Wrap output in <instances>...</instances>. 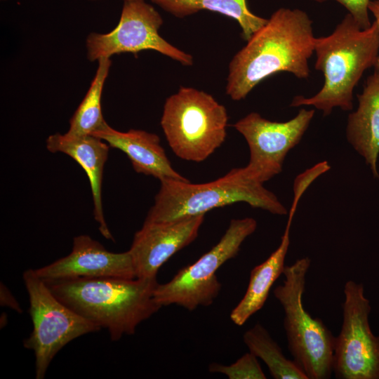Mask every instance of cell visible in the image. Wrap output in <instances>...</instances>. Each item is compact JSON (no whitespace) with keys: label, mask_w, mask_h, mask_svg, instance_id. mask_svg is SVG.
<instances>
[{"label":"cell","mask_w":379,"mask_h":379,"mask_svg":"<svg viewBox=\"0 0 379 379\" xmlns=\"http://www.w3.org/2000/svg\"><path fill=\"white\" fill-rule=\"evenodd\" d=\"M314 38L312 21L305 11L278 8L229 62L226 94L233 100H241L278 72L308 78Z\"/></svg>","instance_id":"1"},{"label":"cell","mask_w":379,"mask_h":379,"mask_svg":"<svg viewBox=\"0 0 379 379\" xmlns=\"http://www.w3.org/2000/svg\"><path fill=\"white\" fill-rule=\"evenodd\" d=\"M44 281L60 301L107 329L113 341L133 335L140 323L162 307L154 298L157 277H77Z\"/></svg>","instance_id":"2"},{"label":"cell","mask_w":379,"mask_h":379,"mask_svg":"<svg viewBox=\"0 0 379 379\" xmlns=\"http://www.w3.org/2000/svg\"><path fill=\"white\" fill-rule=\"evenodd\" d=\"M314 52L315 69L323 73L324 84L312 97L295 96L290 105L313 106L324 117L335 107L352 110L354 89L365 71L375 67L379 55L376 23L362 29L347 13L331 34L314 38Z\"/></svg>","instance_id":"3"},{"label":"cell","mask_w":379,"mask_h":379,"mask_svg":"<svg viewBox=\"0 0 379 379\" xmlns=\"http://www.w3.org/2000/svg\"><path fill=\"white\" fill-rule=\"evenodd\" d=\"M154 204L145 222H164L205 215L208 211L237 202L272 214L288 213L277 196L256 180L246 167L235 168L224 176L206 183L163 179Z\"/></svg>","instance_id":"4"},{"label":"cell","mask_w":379,"mask_h":379,"mask_svg":"<svg viewBox=\"0 0 379 379\" xmlns=\"http://www.w3.org/2000/svg\"><path fill=\"white\" fill-rule=\"evenodd\" d=\"M308 257L284 267L283 284L274 290L281 305L284 327L293 361L308 379H328L333 372L335 338L319 318L312 317L303 306L306 274L310 267Z\"/></svg>","instance_id":"5"},{"label":"cell","mask_w":379,"mask_h":379,"mask_svg":"<svg viewBox=\"0 0 379 379\" xmlns=\"http://www.w3.org/2000/svg\"><path fill=\"white\" fill-rule=\"evenodd\" d=\"M228 118L225 107L212 95L181 86L166 99L160 124L177 157L201 162L225 142Z\"/></svg>","instance_id":"6"},{"label":"cell","mask_w":379,"mask_h":379,"mask_svg":"<svg viewBox=\"0 0 379 379\" xmlns=\"http://www.w3.org/2000/svg\"><path fill=\"white\" fill-rule=\"evenodd\" d=\"M257 228L253 218L232 219L218 243L194 263L180 270L167 283L157 286L154 298L163 306L176 305L192 311L209 306L222 288L216 272L239 253L244 240Z\"/></svg>","instance_id":"7"},{"label":"cell","mask_w":379,"mask_h":379,"mask_svg":"<svg viewBox=\"0 0 379 379\" xmlns=\"http://www.w3.org/2000/svg\"><path fill=\"white\" fill-rule=\"evenodd\" d=\"M22 277L33 324L32 331L23 345L33 350L36 378L43 379L50 363L63 347L79 336L101 328L60 301L34 270H25Z\"/></svg>","instance_id":"8"},{"label":"cell","mask_w":379,"mask_h":379,"mask_svg":"<svg viewBox=\"0 0 379 379\" xmlns=\"http://www.w3.org/2000/svg\"><path fill=\"white\" fill-rule=\"evenodd\" d=\"M148 0H124L117 26L107 33L91 32L86 39L91 62L121 53L154 51L184 66L194 63L192 55L174 46L159 34L164 20Z\"/></svg>","instance_id":"9"},{"label":"cell","mask_w":379,"mask_h":379,"mask_svg":"<svg viewBox=\"0 0 379 379\" xmlns=\"http://www.w3.org/2000/svg\"><path fill=\"white\" fill-rule=\"evenodd\" d=\"M343 324L335 338L333 373L338 379H379V336L371 331L370 301L361 284L344 286Z\"/></svg>","instance_id":"10"},{"label":"cell","mask_w":379,"mask_h":379,"mask_svg":"<svg viewBox=\"0 0 379 379\" xmlns=\"http://www.w3.org/2000/svg\"><path fill=\"white\" fill-rule=\"evenodd\" d=\"M314 112L302 108L293 119L279 122L253 112L233 125L247 142L250 159L246 167L256 180L264 183L282 171L286 155L302 140Z\"/></svg>","instance_id":"11"},{"label":"cell","mask_w":379,"mask_h":379,"mask_svg":"<svg viewBox=\"0 0 379 379\" xmlns=\"http://www.w3.org/2000/svg\"><path fill=\"white\" fill-rule=\"evenodd\" d=\"M205 215L164 222H144L128 250L136 278H156L159 268L198 236Z\"/></svg>","instance_id":"12"},{"label":"cell","mask_w":379,"mask_h":379,"mask_svg":"<svg viewBox=\"0 0 379 379\" xmlns=\"http://www.w3.org/2000/svg\"><path fill=\"white\" fill-rule=\"evenodd\" d=\"M34 270L44 281L77 277L136 278L129 251H108L100 243L85 234L74 238L69 255Z\"/></svg>","instance_id":"13"},{"label":"cell","mask_w":379,"mask_h":379,"mask_svg":"<svg viewBox=\"0 0 379 379\" xmlns=\"http://www.w3.org/2000/svg\"><path fill=\"white\" fill-rule=\"evenodd\" d=\"M46 148L55 153H64L74 159L84 170L90 182L93 215L99 225V230L107 239L113 237L105 220L102 203V180L109 145L102 139L91 135H74L55 133L46 139Z\"/></svg>","instance_id":"14"},{"label":"cell","mask_w":379,"mask_h":379,"mask_svg":"<svg viewBox=\"0 0 379 379\" xmlns=\"http://www.w3.org/2000/svg\"><path fill=\"white\" fill-rule=\"evenodd\" d=\"M92 135L124 152L138 173L152 175L159 180L189 181L173 168L160 143L159 137L155 133L139 129L119 131L107 124Z\"/></svg>","instance_id":"15"},{"label":"cell","mask_w":379,"mask_h":379,"mask_svg":"<svg viewBox=\"0 0 379 379\" xmlns=\"http://www.w3.org/2000/svg\"><path fill=\"white\" fill-rule=\"evenodd\" d=\"M358 106L349 114L346 138L365 160L375 178H379V67L367 77L363 91L357 95Z\"/></svg>","instance_id":"16"},{"label":"cell","mask_w":379,"mask_h":379,"mask_svg":"<svg viewBox=\"0 0 379 379\" xmlns=\"http://www.w3.org/2000/svg\"><path fill=\"white\" fill-rule=\"evenodd\" d=\"M295 212L291 209L288 212L287 223L279 246L264 262L251 271L246 291L230 313V319L236 325L242 326L263 307L272 285L283 274Z\"/></svg>","instance_id":"17"},{"label":"cell","mask_w":379,"mask_h":379,"mask_svg":"<svg viewBox=\"0 0 379 379\" xmlns=\"http://www.w3.org/2000/svg\"><path fill=\"white\" fill-rule=\"evenodd\" d=\"M169 14L183 18L201 11L215 12L237 22L247 41L267 21L252 13L246 0H148Z\"/></svg>","instance_id":"18"},{"label":"cell","mask_w":379,"mask_h":379,"mask_svg":"<svg viewBox=\"0 0 379 379\" xmlns=\"http://www.w3.org/2000/svg\"><path fill=\"white\" fill-rule=\"evenodd\" d=\"M111 65L110 58L98 61V67L89 88L69 120L68 133L92 135L107 124L102 113L101 98Z\"/></svg>","instance_id":"19"},{"label":"cell","mask_w":379,"mask_h":379,"mask_svg":"<svg viewBox=\"0 0 379 379\" xmlns=\"http://www.w3.org/2000/svg\"><path fill=\"white\" fill-rule=\"evenodd\" d=\"M250 352L261 359L275 379H308L293 360L287 359L281 348L266 328L259 323L247 330L243 335Z\"/></svg>","instance_id":"20"},{"label":"cell","mask_w":379,"mask_h":379,"mask_svg":"<svg viewBox=\"0 0 379 379\" xmlns=\"http://www.w3.org/2000/svg\"><path fill=\"white\" fill-rule=\"evenodd\" d=\"M211 373H218L225 375L230 379H265L258 357L251 352H247L238 359L234 363L224 365L212 363L208 366Z\"/></svg>","instance_id":"21"},{"label":"cell","mask_w":379,"mask_h":379,"mask_svg":"<svg viewBox=\"0 0 379 379\" xmlns=\"http://www.w3.org/2000/svg\"><path fill=\"white\" fill-rule=\"evenodd\" d=\"M318 3H323L328 0H311ZM343 6L361 29H366L371 27L368 16V4L371 0H335Z\"/></svg>","instance_id":"22"},{"label":"cell","mask_w":379,"mask_h":379,"mask_svg":"<svg viewBox=\"0 0 379 379\" xmlns=\"http://www.w3.org/2000/svg\"><path fill=\"white\" fill-rule=\"evenodd\" d=\"M0 303L1 305L9 307L18 313L22 312V307L2 282H1L0 286Z\"/></svg>","instance_id":"23"},{"label":"cell","mask_w":379,"mask_h":379,"mask_svg":"<svg viewBox=\"0 0 379 379\" xmlns=\"http://www.w3.org/2000/svg\"><path fill=\"white\" fill-rule=\"evenodd\" d=\"M368 11L373 15L379 32V0H371L368 4ZM374 67H379V55Z\"/></svg>","instance_id":"24"},{"label":"cell","mask_w":379,"mask_h":379,"mask_svg":"<svg viewBox=\"0 0 379 379\" xmlns=\"http://www.w3.org/2000/svg\"><path fill=\"white\" fill-rule=\"evenodd\" d=\"M2 316H3V319L2 317H1V324L3 322V324L1 325V327L2 326H4L6 325V323H4V321H8L7 319V316L5 313L2 314Z\"/></svg>","instance_id":"25"},{"label":"cell","mask_w":379,"mask_h":379,"mask_svg":"<svg viewBox=\"0 0 379 379\" xmlns=\"http://www.w3.org/2000/svg\"><path fill=\"white\" fill-rule=\"evenodd\" d=\"M86 1H105V0H86ZM124 1V0H122Z\"/></svg>","instance_id":"26"},{"label":"cell","mask_w":379,"mask_h":379,"mask_svg":"<svg viewBox=\"0 0 379 379\" xmlns=\"http://www.w3.org/2000/svg\"><path fill=\"white\" fill-rule=\"evenodd\" d=\"M1 1H4V0H1Z\"/></svg>","instance_id":"27"}]
</instances>
